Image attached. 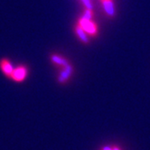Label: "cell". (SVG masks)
<instances>
[{
  "label": "cell",
  "mask_w": 150,
  "mask_h": 150,
  "mask_svg": "<svg viewBox=\"0 0 150 150\" xmlns=\"http://www.w3.org/2000/svg\"><path fill=\"white\" fill-rule=\"evenodd\" d=\"M28 75V68L25 64H20V65L15 67L13 73L10 77V80L16 83L24 82Z\"/></svg>",
  "instance_id": "cell-1"
},
{
  "label": "cell",
  "mask_w": 150,
  "mask_h": 150,
  "mask_svg": "<svg viewBox=\"0 0 150 150\" xmlns=\"http://www.w3.org/2000/svg\"><path fill=\"white\" fill-rule=\"evenodd\" d=\"M15 69V66L11 60L7 57H2L0 58V71L7 79H10L11 75L13 73V71Z\"/></svg>",
  "instance_id": "cell-2"
},
{
  "label": "cell",
  "mask_w": 150,
  "mask_h": 150,
  "mask_svg": "<svg viewBox=\"0 0 150 150\" xmlns=\"http://www.w3.org/2000/svg\"><path fill=\"white\" fill-rule=\"evenodd\" d=\"M79 25L86 32V34H89L91 35H95L98 32L97 25L91 20H88L81 17L79 20Z\"/></svg>",
  "instance_id": "cell-3"
},
{
  "label": "cell",
  "mask_w": 150,
  "mask_h": 150,
  "mask_svg": "<svg viewBox=\"0 0 150 150\" xmlns=\"http://www.w3.org/2000/svg\"><path fill=\"white\" fill-rule=\"evenodd\" d=\"M71 72H72V67L70 65V64H68V65H66V66H64L63 70L60 73V76H59V79H58L59 82L64 83L66 81H68V79L71 75Z\"/></svg>",
  "instance_id": "cell-4"
},
{
  "label": "cell",
  "mask_w": 150,
  "mask_h": 150,
  "mask_svg": "<svg viewBox=\"0 0 150 150\" xmlns=\"http://www.w3.org/2000/svg\"><path fill=\"white\" fill-rule=\"evenodd\" d=\"M103 7L106 14L109 16H115V7L112 0H101Z\"/></svg>",
  "instance_id": "cell-5"
},
{
  "label": "cell",
  "mask_w": 150,
  "mask_h": 150,
  "mask_svg": "<svg viewBox=\"0 0 150 150\" xmlns=\"http://www.w3.org/2000/svg\"><path fill=\"white\" fill-rule=\"evenodd\" d=\"M75 31H76V34H77V35L79 36V38H80L83 42H85V44H87V42H89V39H88V36H87L86 32H85L79 25H76V27H75Z\"/></svg>",
  "instance_id": "cell-6"
},
{
  "label": "cell",
  "mask_w": 150,
  "mask_h": 150,
  "mask_svg": "<svg viewBox=\"0 0 150 150\" xmlns=\"http://www.w3.org/2000/svg\"><path fill=\"white\" fill-rule=\"evenodd\" d=\"M51 59H52V62H54L55 64H58V65H61L62 67L66 66V65H68V64H69L68 62L65 59L61 57V56H59V55H56V54L52 55L51 56Z\"/></svg>",
  "instance_id": "cell-7"
},
{
  "label": "cell",
  "mask_w": 150,
  "mask_h": 150,
  "mask_svg": "<svg viewBox=\"0 0 150 150\" xmlns=\"http://www.w3.org/2000/svg\"><path fill=\"white\" fill-rule=\"evenodd\" d=\"M92 16H93L92 10H91V9H86V10L84 11V13H83L82 17L85 18V19H88V20H91Z\"/></svg>",
  "instance_id": "cell-8"
},
{
  "label": "cell",
  "mask_w": 150,
  "mask_h": 150,
  "mask_svg": "<svg viewBox=\"0 0 150 150\" xmlns=\"http://www.w3.org/2000/svg\"><path fill=\"white\" fill-rule=\"evenodd\" d=\"M81 2L83 3L84 6L86 7V9L92 10V4L91 2V0H81Z\"/></svg>",
  "instance_id": "cell-9"
},
{
  "label": "cell",
  "mask_w": 150,
  "mask_h": 150,
  "mask_svg": "<svg viewBox=\"0 0 150 150\" xmlns=\"http://www.w3.org/2000/svg\"><path fill=\"white\" fill-rule=\"evenodd\" d=\"M102 150H112V146H106L103 147Z\"/></svg>",
  "instance_id": "cell-10"
},
{
  "label": "cell",
  "mask_w": 150,
  "mask_h": 150,
  "mask_svg": "<svg viewBox=\"0 0 150 150\" xmlns=\"http://www.w3.org/2000/svg\"><path fill=\"white\" fill-rule=\"evenodd\" d=\"M112 150H121V149L117 146H112Z\"/></svg>",
  "instance_id": "cell-11"
}]
</instances>
